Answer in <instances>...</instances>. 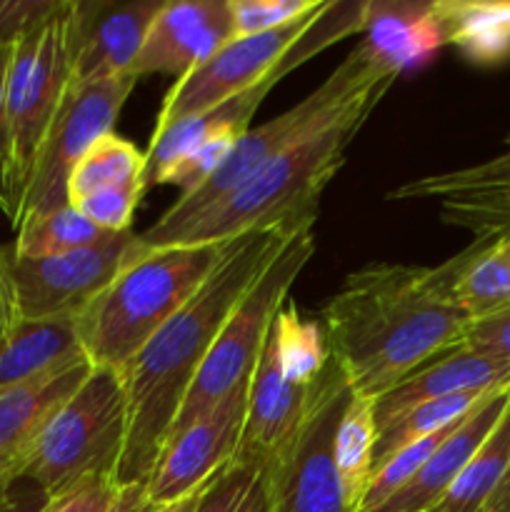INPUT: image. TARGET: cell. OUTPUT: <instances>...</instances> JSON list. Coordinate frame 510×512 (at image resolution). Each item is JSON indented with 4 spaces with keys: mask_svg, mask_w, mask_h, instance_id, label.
Segmentation results:
<instances>
[{
    "mask_svg": "<svg viewBox=\"0 0 510 512\" xmlns=\"http://www.w3.org/2000/svg\"><path fill=\"white\" fill-rule=\"evenodd\" d=\"M323 330L355 398L378 400L438 355L458 348L470 315L443 265L370 263L325 303Z\"/></svg>",
    "mask_w": 510,
    "mask_h": 512,
    "instance_id": "cell-1",
    "label": "cell"
},
{
    "mask_svg": "<svg viewBox=\"0 0 510 512\" xmlns=\"http://www.w3.org/2000/svg\"><path fill=\"white\" fill-rule=\"evenodd\" d=\"M310 220H318V215L250 230L230 240L205 283L130 360L123 370L128 383V433L115 483H148L175 415L225 320L295 230Z\"/></svg>",
    "mask_w": 510,
    "mask_h": 512,
    "instance_id": "cell-2",
    "label": "cell"
},
{
    "mask_svg": "<svg viewBox=\"0 0 510 512\" xmlns=\"http://www.w3.org/2000/svg\"><path fill=\"white\" fill-rule=\"evenodd\" d=\"M393 83L395 80H385L365 90L338 118L275 155L248 183L213 205L208 213L158 238H140L135 233V250L145 253L168 245L230 243L250 230L318 215L320 195L343 168L350 143Z\"/></svg>",
    "mask_w": 510,
    "mask_h": 512,
    "instance_id": "cell-3",
    "label": "cell"
},
{
    "mask_svg": "<svg viewBox=\"0 0 510 512\" xmlns=\"http://www.w3.org/2000/svg\"><path fill=\"white\" fill-rule=\"evenodd\" d=\"M228 243L168 245L138 253L75 315L90 365L125 370L205 283Z\"/></svg>",
    "mask_w": 510,
    "mask_h": 512,
    "instance_id": "cell-4",
    "label": "cell"
},
{
    "mask_svg": "<svg viewBox=\"0 0 510 512\" xmlns=\"http://www.w3.org/2000/svg\"><path fill=\"white\" fill-rule=\"evenodd\" d=\"M398 70H393L390 65H385L383 60L375 58L363 43L355 45L348 53V58L308 95V98L300 100L298 105H293L290 110H285L283 115H278L275 120L258 125V128H250L235 140L233 150L228 153V158L213 170L210 178H205L198 188L188 190V193L180 195L155 225H150L148 230L138 233L140 238H158V235L168 233V230L180 228V225L190 223L198 215L208 213L213 205H218L220 200L228 198L230 193L240 188L243 183H248L255 173H258L263 165H268L275 155H280L283 150H288L290 145L300 143V140L310 138L313 133H318L323 125H328L330 120L338 118L350 103H353L358 95H363L365 90L375 88V85L385 83V80H398Z\"/></svg>",
    "mask_w": 510,
    "mask_h": 512,
    "instance_id": "cell-5",
    "label": "cell"
},
{
    "mask_svg": "<svg viewBox=\"0 0 510 512\" xmlns=\"http://www.w3.org/2000/svg\"><path fill=\"white\" fill-rule=\"evenodd\" d=\"M128 433V383L123 370L93 365L88 378L50 415L23 480L60 498L83 480L113 475Z\"/></svg>",
    "mask_w": 510,
    "mask_h": 512,
    "instance_id": "cell-6",
    "label": "cell"
},
{
    "mask_svg": "<svg viewBox=\"0 0 510 512\" xmlns=\"http://www.w3.org/2000/svg\"><path fill=\"white\" fill-rule=\"evenodd\" d=\"M315 220L300 225L293 238L283 245L265 273L255 280L253 288L245 293L238 308L225 320L223 330L215 338L208 358L200 365L183 405L173 420L168 440L198 423L205 413L215 408L238 385L248 383L258 368L265 338L273 325L275 313L288 300L295 278L303 273L308 260L315 253ZM165 440V443H168Z\"/></svg>",
    "mask_w": 510,
    "mask_h": 512,
    "instance_id": "cell-7",
    "label": "cell"
},
{
    "mask_svg": "<svg viewBox=\"0 0 510 512\" xmlns=\"http://www.w3.org/2000/svg\"><path fill=\"white\" fill-rule=\"evenodd\" d=\"M70 85H73V0H65L48 23L20 38L10 55L5 100H8L15 215Z\"/></svg>",
    "mask_w": 510,
    "mask_h": 512,
    "instance_id": "cell-8",
    "label": "cell"
},
{
    "mask_svg": "<svg viewBox=\"0 0 510 512\" xmlns=\"http://www.w3.org/2000/svg\"><path fill=\"white\" fill-rule=\"evenodd\" d=\"M135 83L138 78L125 73L108 80H95V83L70 85L63 108L40 150L23 200H20L18 215L13 220L15 230L30 218L70 205V173L95 140L113 133L115 120L128 95L133 93Z\"/></svg>",
    "mask_w": 510,
    "mask_h": 512,
    "instance_id": "cell-9",
    "label": "cell"
},
{
    "mask_svg": "<svg viewBox=\"0 0 510 512\" xmlns=\"http://www.w3.org/2000/svg\"><path fill=\"white\" fill-rule=\"evenodd\" d=\"M350 395L330 358L293 448L273 470V512H353L335 463V435Z\"/></svg>",
    "mask_w": 510,
    "mask_h": 512,
    "instance_id": "cell-10",
    "label": "cell"
},
{
    "mask_svg": "<svg viewBox=\"0 0 510 512\" xmlns=\"http://www.w3.org/2000/svg\"><path fill=\"white\" fill-rule=\"evenodd\" d=\"M325 5H328V0L315 13L293 20V23L283 25V28L248 35V38L228 40L208 63H203L193 73H188L185 78L175 80L170 85V90L163 98V105H160L158 118H155L153 130L165 128V125L175 123L180 118H188V115L205 113V110L245 93V90L258 85L263 78H268L278 68L280 60L285 58V53L318 20Z\"/></svg>",
    "mask_w": 510,
    "mask_h": 512,
    "instance_id": "cell-11",
    "label": "cell"
},
{
    "mask_svg": "<svg viewBox=\"0 0 510 512\" xmlns=\"http://www.w3.org/2000/svg\"><path fill=\"white\" fill-rule=\"evenodd\" d=\"M135 233H113L103 243L53 258L10 255L18 308L25 320L78 315L133 258Z\"/></svg>",
    "mask_w": 510,
    "mask_h": 512,
    "instance_id": "cell-12",
    "label": "cell"
},
{
    "mask_svg": "<svg viewBox=\"0 0 510 512\" xmlns=\"http://www.w3.org/2000/svg\"><path fill=\"white\" fill-rule=\"evenodd\" d=\"M393 200H433L450 228L473 235L475 243H493L510 235V133L493 158L465 168L405 180L390 193Z\"/></svg>",
    "mask_w": 510,
    "mask_h": 512,
    "instance_id": "cell-13",
    "label": "cell"
},
{
    "mask_svg": "<svg viewBox=\"0 0 510 512\" xmlns=\"http://www.w3.org/2000/svg\"><path fill=\"white\" fill-rule=\"evenodd\" d=\"M253 378V375H250ZM250 383V380H248ZM248 383L225 395L198 423L163 445L148 478V498L155 508L168 505L208 483L233 463L240 448L248 410Z\"/></svg>",
    "mask_w": 510,
    "mask_h": 512,
    "instance_id": "cell-14",
    "label": "cell"
},
{
    "mask_svg": "<svg viewBox=\"0 0 510 512\" xmlns=\"http://www.w3.org/2000/svg\"><path fill=\"white\" fill-rule=\"evenodd\" d=\"M320 380V378H318ZM318 380L313 385H298L288 380L280 368L278 348L268 330L258 368L248 383V410L240 448L233 460L263 463L278 468L293 448L300 428L315 400Z\"/></svg>",
    "mask_w": 510,
    "mask_h": 512,
    "instance_id": "cell-15",
    "label": "cell"
},
{
    "mask_svg": "<svg viewBox=\"0 0 510 512\" xmlns=\"http://www.w3.org/2000/svg\"><path fill=\"white\" fill-rule=\"evenodd\" d=\"M163 3L73 0V83L130 73Z\"/></svg>",
    "mask_w": 510,
    "mask_h": 512,
    "instance_id": "cell-16",
    "label": "cell"
},
{
    "mask_svg": "<svg viewBox=\"0 0 510 512\" xmlns=\"http://www.w3.org/2000/svg\"><path fill=\"white\" fill-rule=\"evenodd\" d=\"M233 40L228 0H165L150 25L130 75L185 78Z\"/></svg>",
    "mask_w": 510,
    "mask_h": 512,
    "instance_id": "cell-17",
    "label": "cell"
},
{
    "mask_svg": "<svg viewBox=\"0 0 510 512\" xmlns=\"http://www.w3.org/2000/svg\"><path fill=\"white\" fill-rule=\"evenodd\" d=\"M90 360L78 358L30 383L0 390V503L23 483L50 415L88 378Z\"/></svg>",
    "mask_w": 510,
    "mask_h": 512,
    "instance_id": "cell-18",
    "label": "cell"
},
{
    "mask_svg": "<svg viewBox=\"0 0 510 512\" xmlns=\"http://www.w3.org/2000/svg\"><path fill=\"white\" fill-rule=\"evenodd\" d=\"M510 405V385L493 390L488 398L480 400L440 443V448L430 455L428 463L418 470L405 488H400L393 498L385 500L370 512H430L438 508L440 500L448 495L455 480L473 460L480 445L485 443L495 425Z\"/></svg>",
    "mask_w": 510,
    "mask_h": 512,
    "instance_id": "cell-19",
    "label": "cell"
},
{
    "mask_svg": "<svg viewBox=\"0 0 510 512\" xmlns=\"http://www.w3.org/2000/svg\"><path fill=\"white\" fill-rule=\"evenodd\" d=\"M503 385H510L508 358L458 345L410 373L393 390L380 395L373 405L375 425L378 430L385 428L410 408L428 400L460 393H483V390L503 388Z\"/></svg>",
    "mask_w": 510,
    "mask_h": 512,
    "instance_id": "cell-20",
    "label": "cell"
},
{
    "mask_svg": "<svg viewBox=\"0 0 510 512\" xmlns=\"http://www.w3.org/2000/svg\"><path fill=\"white\" fill-rule=\"evenodd\" d=\"M363 35L360 43L398 73L428 63L445 45L435 0H370Z\"/></svg>",
    "mask_w": 510,
    "mask_h": 512,
    "instance_id": "cell-21",
    "label": "cell"
},
{
    "mask_svg": "<svg viewBox=\"0 0 510 512\" xmlns=\"http://www.w3.org/2000/svg\"><path fill=\"white\" fill-rule=\"evenodd\" d=\"M85 358L75 315L20 320L0 348V390L30 383L50 370Z\"/></svg>",
    "mask_w": 510,
    "mask_h": 512,
    "instance_id": "cell-22",
    "label": "cell"
},
{
    "mask_svg": "<svg viewBox=\"0 0 510 512\" xmlns=\"http://www.w3.org/2000/svg\"><path fill=\"white\" fill-rule=\"evenodd\" d=\"M445 45H455L470 63L510 60V0H435Z\"/></svg>",
    "mask_w": 510,
    "mask_h": 512,
    "instance_id": "cell-23",
    "label": "cell"
},
{
    "mask_svg": "<svg viewBox=\"0 0 510 512\" xmlns=\"http://www.w3.org/2000/svg\"><path fill=\"white\" fill-rule=\"evenodd\" d=\"M445 268L453 280V300L473 320L510 308V235L493 243L473 240Z\"/></svg>",
    "mask_w": 510,
    "mask_h": 512,
    "instance_id": "cell-24",
    "label": "cell"
},
{
    "mask_svg": "<svg viewBox=\"0 0 510 512\" xmlns=\"http://www.w3.org/2000/svg\"><path fill=\"white\" fill-rule=\"evenodd\" d=\"M510 468V405L453 488L430 512H480Z\"/></svg>",
    "mask_w": 510,
    "mask_h": 512,
    "instance_id": "cell-25",
    "label": "cell"
},
{
    "mask_svg": "<svg viewBox=\"0 0 510 512\" xmlns=\"http://www.w3.org/2000/svg\"><path fill=\"white\" fill-rule=\"evenodd\" d=\"M270 335L278 348L283 375L293 383L313 385L330 365V348L323 325L303 318L290 298L275 313Z\"/></svg>",
    "mask_w": 510,
    "mask_h": 512,
    "instance_id": "cell-26",
    "label": "cell"
},
{
    "mask_svg": "<svg viewBox=\"0 0 510 512\" xmlns=\"http://www.w3.org/2000/svg\"><path fill=\"white\" fill-rule=\"evenodd\" d=\"M373 405V400L350 395L338 423V435H335V463H338L345 498L353 512H358L370 475H373V448L378 438Z\"/></svg>",
    "mask_w": 510,
    "mask_h": 512,
    "instance_id": "cell-27",
    "label": "cell"
},
{
    "mask_svg": "<svg viewBox=\"0 0 510 512\" xmlns=\"http://www.w3.org/2000/svg\"><path fill=\"white\" fill-rule=\"evenodd\" d=\"M493 390L448 395V398L428 400V403H420L415 405V408H410L408 413H403L400 418H395L393 423L378 430V438H375L373 448V470L378 468L383 460H388L390 455L398 453L400 448H405V445L415 443V440L420 438H428V435L440 433V430L460 423V420H463L480 400L488 398Z\"/></svg>",
    "mask_w": 510,
    "mask_h": 512,
    "instance_id": "cell-28",
    "label": "cell"
},
{
    "mask_svg": "<svg viewBox=\"0 0 510 512\" xmlns=\"http://www.w3.org/2000/svg\"><path fill=\"white\" fill-rule=\"evenodd\" d=\"M145 153L135 148L130 140L108 133L95 140L68 178V200L85 198L98 190L115 188V185L143 180Z\"/></svg>",
    "mask_w": 510,
    "mask_h": 512,
    "instance_id": "cell-29",
    "label": "cell"
},
{
    "mask_svg": "<svg viewBox=\"0 0 510 512\" xmlns=\"http://www.w3.org/2000/svg\"><path fill=\"white\" fill-rule=\"evenodd\" d=\"M15 233H18L13 243L15 258L28 260L53 258V255L70 253V250L88 248V245H98L113 235L85 220L73 205L30 218Z\"/></svg>",
    "mask_w": 510,
    "mask_h": 512,
    "instance_id": "cell-30",
    "label": "cell"
},
{
    "mask_svg": "<svg viewBox=\"0 0 510 512\" xmlns=\"http://www.w3.org/2000/svg\"><path fill=\"white\" fill-rule=\"evenodd\" d=\"M195 512H273V468L233 460L215 473Z\"/></svg>",
    "mask_w": 510,
    "mask_h": 512,
    "instance_id": "cell-31",
    "label": "cell"
},
{
    "mask_svg": "<svg viewBox=\"0 0 510 512\" xmlns=\"http://www.w3.org/2000/svg\"><path fill=\"white\" fill-rule=\"evenodd\" d=\"M325 0H228L233 38L268 33L315 13Z\"/></svg>",
    "mask_w": 510,
    "mask_h": 512,
    "instance_id": "cell-32",
    "label": "cell"
},
{
    "mask_svg": "<svg viewBox=\"0 0 510 512\" xmlns=\"http://www.w3.org/2000/svg\"><path fill=\"white\" fill-rule=\"evenodd\" d=\"M145 190L148 188H145L143 180H130V183L85 195V198L75 200V203L70 205H73L85 220L98 225L105 233H128Z\"/></svg>",
    "mask_w": 510,
    "mask_h": 512,
    "instance_id": "cell-33",
    "label": "cell"
},
{
    "mask_svg": "<svg viewBox=\"0 0 510 512\" xmlns=\"http://www.w3.org/2000/svg\"><path fill=\"white\" fill-rule=\"evenodd\" d=\"M65 0H0V48H13L20 38L48 23Z\"/></svg>",
    "mask_w": 510,
    "mask_h": 512,
    "instance_id": "cell-34",
    "label": "cell"
},
{
    "mask_svg": "<svg viewBox=\"0 0 510 512\" xmlns=\"http://www.w3.org/2000/svg\"><path fill=\"white\" fill-rule=\"evenodd\" d=\"M115 493H118V483L113 475H98V478L83 480L60 498L50 500L45 512H108Z\"/></svg>",
    "mask_w": 510,
    "mask_h": 512,
    "instance_id": "cell-35",
    "label": "cell"
},
{
    "mask_svg": "<svg viewBox=\"0 0 510 512\" xmlns=\"http://www.w3.org/2000/svg\"><path fill=\"white\" fill-rule=\"evenodd\" d=\"M13 48H0V210L15 218V193H13V163H10V128H8V68Z\"/></svg>",
    "mask_w": 510,
    "mask_h": 512,
    "instance_id": "cell-36",
    "label": "cell"
},
{
    "mask_svg": "<svg viewBox=\"0 0 510 512\" xmlns=\"http://www.w3.org/2000/svg\"><path fill=\"white\" fill-rule=\"evenodd\" d=\"M460 345L510 360V308L490 313L485 318L470 320Z\"/></svg>",
    "mask_w": 510,
    "mask_h": 512,
    "instance_id": "cell-37",
    "label": "cell"
},
{
    "mask_svg": "<svg viewBox=\"0 0 510 512\" xmlns=\"http://www.w3.org/2000/svg\"><path fill=\"white\" fill-rule=\"evenodd\" d=\"M25 483V480H23ZM50 505V498L33 483L15 485L13 493L0 503V512H45Z\"/></svg>",
    "mask_w": 510,
    "mask_h": 512,
    "instance_id": "cell-38",
    "label": "cell"
},
{
    "mask_svg": "<svg viewBox=\"0 0 510 512\" xmlns=\"http://www.w3.org/2000/svg\"><path fill=\"white\" fill-rule=\"evenodd\" d=\"M155 505L148 498V485L145 483H130L118 485L113 505L108 512H153Z\"/></svg>",
    "mask_w": 510,
    "mask_h": 512,
    "instance_id": "cell-39",
    "label": "cell"
},
{
    "mask_svg": "<svg viewBox=\"0 0 510 512\" xmlns=\"http://www.w3.org/2000/svg\"><path fill=\"white\" fill-rule=\"evenodd\" d=\"M213 478H215V475H213ZM213 478H210V480H213ZM210 480H208V483H210ZM208 483L200 485V488H198V490H193V493L183 495V498L173 500V503L160 505V508H155L153 512H195V510H198L200 498H203L205 488H208Z\"/></svg>",
    "mask_w": 510,
    "mask_h": 512,
    "instance_id": "cell-40",
    "label": "cell"
},
{
    "mask_svg": "<svg viewBox=\"0 0 510 512\" xmlns=\"http://www.w3.org/2000/svg\"><path fill=\"white\" fill-rule=\"evenodd\" d=\"M480 512H510V468L508 473H505V478L500 480L498 488H495V493L490 495L485 508Z\"/></svg>",
    "mask_w": 510,
    "mask_h": 512,
    "instance_id": "cell-41",
    "label": "cell"
}]
</instances>
